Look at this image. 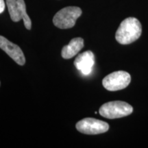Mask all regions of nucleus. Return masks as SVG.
Segmentation results:
<instances>
[{
  "instance_id": "obj_1",
  "label": "nucleus",
  "mask_w": 148,
  "mask_h": 148,
  "mask_svg": "<svg viewBox=\"0 0 148 148\" xmlns=\"http://www.w3.org/2000/svg\"><path fill=\"white\" fill-rule=\"evenodd\" d=\"M142 33V26L136 18L128 17L123 20L118 27L115 38L121 45H128L136 40Z\"/></svg>"
},
{
  "instance_id": "obj_2",
  "label": "nucleus",
  "mask_w": 148,
  "mask_h": 148,
  "mask_svg": "<svg viewBox=\"0 0 148 148\" xmlns=\"http://www.w3.org/2000/svg\"><path fill=\"white\" fill-rule=\"evenodd\" d=\"M132 106L122 101H109L103 104L99 110L101 116L110 119L128 116L132 114Z\"/></svg>"
},
{
  "instance_id": "obj_3",
  "label": "nucleus",
  "mask_w": 148,
  "mask_h": 148,
  "mask_svg": "<svg viewBox=\"0 0 148 148\" xmlns=\"http://www.w3.org/2000/svg\"><path fill=\"white\" fill-rule=\"evenodd\" d=\"M82 12V10L79 7H65L55 14L53 18V23L58 28H71L75 25V22L81 16Z\"/></svg>"
},
{
  "instance_id": "obj_4",
  "label": "nucleus",
  "mask_w": 148,
  "mask_h": 148,
  "mask_svg": "<svg viewBox=\"0 0 148 148\" xmlns=\"http://www.w3.org/2000/svg\"><path fill=\"white\" fill-rule=\"evenodd\" d=\"M131 81L130 75L126 71H118L106 75L102 80V84L110 91L122 90L128 86Z\"/></svg>"
},
{
  "instance_id": "obj_5",
  "label": "nucleus",
  "mask_w": 148,
  "mask_h": 148,
  "mask_svg": "<svg viewBox=\"0 0 148 148\" xmlns=\"http://www.w3.org/2000/svg\"><path fill=\"white\" fill-rule=\"evenodd\" d=\"M11 19L14 22H18L23 19L25 28L30 29L32 21L27 15L26 5L24 0H5Z\"/></svg>"
},
{
  "instance_id": "obj_6",
  "label": "nucleus",
  "mask_w": 148,
  "mask_h": 148,
  "mask_svg": "<svg viewBox=\"0 0 148 148\" xmlns=\"http://www.w3.org/2000/svg\"><path fill=\"white\" fill-rule=\"evenodd\" d=\"M77 130L85 134L95 135L107 132L109 125L106 122L94 118H84L75 125Z\"/></svg>"
},
{
  "instance_id": "obj_7",
  "label": "nucleus",
  "mask_w": 148,
  "mask_h": 148,
  "mask_svg": "<svg viewBox=\"0 0 148 148\" xmlns=\"http://www.w3.org/2000/svg\"><path fill=\"white\" fill-rule=\"evenodd\" d=\"M0 49L5 51L18 64L21 66L25 64V58L21 48L1 35H0Z\"/></svg>"
},
{
  "instance_id": "obj_8",
  "label": "nucleus",
  "mask_w": 148,
  "mask_h": 148,
  "mask_svg": "<svg viewBox=\"0 0 148 148\" xmlns=\"http://www.w3.org/2000/svg\"><path fill=\"white\" fill-rule=\"evenodd\" d=\"M95 64V56L91 51H84L79 54L74 61V65L83 75H88L92 72Z\"/></svg>"
},
{
  "instance_id": "obj_9",
  "label": "nucleus",
  "mask_w": 148,
  "mask_h": 148,
  "mask_svg": "<svg viewBox=\"0 0 148 148\" xmlns=\"http://www.w3.org/2000/svg\"><path fill=\"white\" fill-rule=\"evenodd\" d=\"M84 47V40L82 38H74L71 40L67 45L62 49L61 55L64 59H70L75 56Z\"/></svg>"
},
{
  "instance_id": "obj_10",
  "label": "nucleus",
  "mask_w": 148,
  "mask_h": 148,
  "mask_svg": "<svg viewBox=\"0 0 148 148\" xmlns=\"http://www.w3.org/2000/svg\"><path fill=\"white\" fill-rule=\"evenodd\" d=\"M5 2L3 0H0V14L2 12L5 10Z\"/></svg>"
},
{
  "instance_id": "obj_11",
  "label": "nucleus",
  "mask_w": 148,
  "mask_h": 148,
  "mask_svg": "<svg viewBox=\"0 0 148 148\" xmlns=\"http://www.w3.org/2000/svg\"><path fill=\"white\" fill-rule=\"evenodd\" d=\"M0 84H1V83H0Z\"/></svg>"
}]
</instances>
